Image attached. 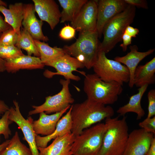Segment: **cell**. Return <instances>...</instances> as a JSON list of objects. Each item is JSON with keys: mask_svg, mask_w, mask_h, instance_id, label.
I'll use <instances>...</instances> for the list:
<instances>
[{"mask_svg": "<svg viewBox=\"0 0 155 155\" xmlns=\"http://www.w3.org/2000/svg\"><path fill=\"white\" fill-rule=\"evenodd\" d=\"M34 40L40 54V58L44 64L65 54L63 48L57 46L51 47L44 42L34 39Z\"/></svg>", "mask_w": 155, "mask_h": 155, "instance_id": "obj_25", "label": "cell"}, {"mask_svg": "<svg viewBox=\"0 0 155 155\" xmlns=\"http://www.w3.org/2000/svg\"><path fill=\"white\" fill-rule=\"evenodd\" d=\"M146 155H155V137L153 138Z\"/></svg>", "mask_w": 155, "mask_h": 155, "instance_id": "obj_38", "label": "cell"}, {"mask_svg": "<svg viewBox=\"0 0 155 155\" xmlns=\"http://www.w3.org/2000/svg\"><path fill=\"white\" fill-rule=\"evenodd\" d=\"M97 31L79 32L76 41L62 48L64 53L78 59L87 69L92 68L98 57L100 42Z\"/></svg>", "mask_w": 155, "mask_h": 155, "instance_id": "obj_4", "label": "cell"}, {"mask_svg": "<svg viewBox=\"0 0 155 155\" xmlns=\"http://www.w3.org/2000/svg\"><path fill=\"white\" fill-rule=\"evenodd\" d=\"M128 5L144 8H148L147 1L145 0H124Z\"/></svg>", "mask_w": 155, "mask_h": 155, "instance_id": "obj_34", "label": "cell"}, {"mask_svg": "<svg viewBox=\"0 0 155 155\" xmlns=\"http://www.w3.org/2000/svg\"><path fill=\"white\" fill-rule=\"evenodd\" d=\"M139 125L141 128L146 131L155 135V116L150 118H146L143 121L140 122Z\"/></svg>", "mask_w": 155, "mask_h": 155, "instance_id": "obj_32", "label": "cell"}, {"mask_svg": "<svg viewBox=\"0 0 155 155\" xmlns=\"http://www.w3.org/2000/svg\"><path fill=\"white\" fill-rule=\"evenodd\" d=\"M75 138L72 133L57 137L49 146L43 148L37 147L39 155H71Z\"/></svg>", "mask_w": 155, "mask_h": 155, "instance_id": "obj_17", "label": "cell"}, {"mask_svg": "<svg viewBox=\"0 0 155 155\" xmlns=\"http://www.w3.org/2000/svg\"><path fill=\"white\" fill-rule=\"evenodd\" d=\"M76 30L69 24L65 25L60 30L59 36L61 39L68 40L74 37L75 34Z\"/></svg>", "mask_w": 155, "mask_h": 155, "instance_id": "obj_31", "label": "cell"}, {"mask_svg": "<svg viewBox=\"0 0 155 155\" xmlns=\"http://www.w3.org/2000/svg\"></svg>", "mask_w": 155, "mask_h": 155, "instance_id": "obj_44", "label": "cell"}, {"mask_svg": "<svg viewBox=\"0 0 155 155\" xmlns=\"http://www.w3.org/2000/svg\"><path fill=\"white\" fill-rule=\"evenodd\" d=\"M1 155H33L30 148L22 143L17 131Z\"/></svg>", "mask_w": 155, "mask_h": 155, "instance_id": "obj_27", "label": "cell"}, {"mask_svg": "<svg viewBox=\"0 0 155 155\" xmlns=\"http://www.w3.org/2000/svg\"><path fill=\"white\" fill-rule=\"evenodd\" d=\"M0 6H3L5 7H7V3L4 1L0 0Z\"/></svg>", "mask_w": 155, "mask_h": 155, "instance_id": "obj_42", "label": "cell"}, {"mask_svg": "<svg viewBox=\"0 0 155 155\" xmlns=\"http://www.w3.org/2000/svg\"><path fill=\"white\" fill-rule=\"evenodd\" d=\"M59 83L62 86L60 91L55 95L46 97L44 102L42 104L33 105V109L29 112V116L42 112L47 114L55 113L70 107L71 104L74 101L69 89L70 80L61 79Z\"/></svg>", "mask_w": 155, "mask_h": 155, "instance_id": "obj_8", "label": "cell"}, {"mask_svg": "<svg viewBox=\"0 0 155 155\" xmlns=\"http://www.w3.org/2000/svg\"><path fill=\"white\" fill-rule=\"evenodd\" d=\"M10 108L2 100H0V115L9 111Z\"/></svg>", "mask_w": 155, "mask_h": 155, "instance_id": "obj_39", "label": "cell"}, {"mask_svg": "<svg viewBox=\"0 0 155 155\" xmlns=\"http://www.w3.org/2000/svg\"><path fill=\"white\" fill-rule=\"evenodd\" d=\"M139 32L137 28H134L130 25L128 26L125 29L124 32L131 37H135Z\"/></svg>", "mask_w": 155, "mask_h": 155, "instance_id": "obj_36", "label": "cell"}, {"mask_svg": "<svg viewBox=\"0 0 155 155\" xmlns=\"http://www.w3.org/2000/svg\"><path fill=\"white\" fill-rule=\"evenodd\" d=\"M19 35L11 27L0 35V46L15 45Z\"/></svg>", "mask_w": 155, "mask_h": 155, "instance_id": "obj_29", "label": "cell"}, {"mask_svg": "<svg viewBox=\"0 0 155 155\" xmlns=\"http://www.w3.org/2000/svg\"><path fill=\"white\" fill-rule=\"evenodd\" d=\"M155 57L144 65L138 66L134 74V83L140 88L146 85L152 84L155 82Z\"/></svg>", "mask_w": 155, "mask_h": 155, "instance_id": "obj_22", "label": "cell"}, {"mask_svg": "<svg viewBox=\"0 0 155 155\" xmlns=\"http://www.w3.org/2000/svg\"><path fill=\"white\" fill-rule=\"evenodd\" d=\"M5 61V71L12 73L20 69H42L45 66L39 57L28 55Z\"/></svg>", "mask_w": 155, "mask_h": 155, "instance_id": "obj_20", "label": "cell"}, {"mask_svg": "<svg viewBox=\"0 0 155 155\" xmlns=\"http://www.w3.org/2000/svg\"><path fill=\"white\" fill-rule=\"evenodd\" d=\"M5 60L0 57V72L5 71Z\"/></svg>", "mask_w": 155, "mask_h": 155, "instance_id": "obj_41", "label": "cell"}, {"mask_svg": "<svg viewBox=\"0 0 155 155\" xmlns=\"http://www.w3.org/2000/svg\"><path fill=\"white\" fill-rule=\"evenodd\" d=\"M24 55L21 49L15 45L0 46V57L4 60L16 58Z\"/></svg>", "mask_w": 155, "mask_h": 155, "instance_id": "obj_28", "label": "cell"}, {"mask_svg": "<svg viewBox=\"0 0 155 155\" xmlns=\"http://www.w3.org/2000/svg\"><path fill=\"white\" fill-rule=\"evenodd\" d=\"M15 45L21 49L25 50L28 55H33L34 56L40 58V54L34 39L23 28L21 29L20 34Z\"/></svg>", "mask_w": 155, "mask_h": 155, "instance_id": "obj_26", "label": "cell"}, {"mask_svg": "<svg viewBox=\"0 0 155 155\" xmlns=\"http://www.w3.org/2000/svg\"><path fill=\"white\" fill-rule=\"evenodd\" d=\"M11 27L3 19L0 14V34Z\"/></svg>", "mask_w": 155, "mask_h": 155, "instance_id": "obj_37", "label": "cell"}, {"mask_svg": "<svg viewBox=\"0 0 155 155\" xmlns=\"http://www.w3.org/2000/svg\"><path fill=\"white\" fill-rule=\"evenodd\" d=\"M44 65L53 67L56 70V72H53L46 70L43 74L45 77L48 78H52L55 75H59L63 76L65 79L77 82L80 80L81 78L79 76L73 74V71H77L84 75H86L84 72L77 70L84 68V65L76 58L67 54L54 60L46 63Z\"/></svg>", "mask_w": 155, "mask_h": 155, "instance_id": "obj_9", "label": "cell"}, {"mask_svg": "<svg viewBox=\"0 0 155 155\" xmlns=\"http://www.w3.org/2000/svg\"><path fill=\"white\" fill-rule=\"evenodd\" d=\"M69 108H66L61 112L51 115L43 112L40 113L39 119L34 121L33 123V128L36 134L46 136L53 133L61 117Z\"/></svg>", "mask_w": 155, "mask_h": 155, "instance_id": "obj_18", "label": "cell"}, {"mask_svg": "<svg viewBox=\"0 0 155 155\" xmlns=\"http://www.w3.org/2000/svg\"><path fill=\"white\" fill-rule=\"evenodd\" d=\"M135 12V7L128 5L123 11L107 23L103 30L104 38L100 43L99 51L107 53L121 41L125 29L133 22Z\"/></svg>", "mask_w": 155, "mask_h": 155, "instance_id": "obj_5", "label": "cell"}, {"mask_svg": "<svg viewBox=\"0 0 155 155\" xmlns=\"http://www.w3.org/2000/svg\"><path fill=\"white\" fill-rule=\"evenodd\" d=\"M130 51L122 57L117 56L114 60L123 63L128 69L130 74L128 85L130 88L134 86V77L135 69L139 63L145 58L153 53L155 49H151L146 51L140 52L136 45L130 46Z\"/></svg>", "mask_w": 155, "mask_h": 155, "instance_id": "obj_16", "label": "cell"}, {"mask_svg": "<svg viewBox=\"0 0 155 155\" xmlns=\"http://www.w3.org/2000/svg\"><path fill=\"white\" fill-rule=\"evenodd\" d=\"M92 68L94 73L104 82L115 81L122 86L124 83L129 82L130 74L126 66L115 60L108 59L102 51H99Z\"/></svg>", "mask_w": 155, "mask_h": 155, "instance_id": "obj_7", "label": "cell"}, {"mask_svg": "<svg viewBox=\"0 0 155 155\" xmlns=\"http://www.w3.org/2000/svg\"><path fill=\"white\" fill-rule=\"evenodd\" d=\"M14 106L9 108V118L15 123L22 130L24 137L23 139L27 142L33 155H39L36 146L35 137L36 135L33 126V120L31 117L25 119L21 113L20 106L16 100L13 101Z\"/></svg>", "mask_w": 155, "mask_h": 155, "instance_id": "obj_10", "label": "cell"}, {"mask_svg": "<svg viewBox=\"0 0 155 155\" xmlns=\"http://www.w3.org/2000/svg\"><path fill=\"white\" fill-rule=\"evenodd\" d=\"M98 1L88 0L71 22V26L79 32L96 31Z\"/></svg>", "mask_w": 155, "mask_h": 155, "instance_id": "obj_11", "label": "cell"}, {"mask_svg": "<svg viewBox=\"0 0 155 155\" xmlns=\"http://www.w3.org/2000/svg\"><path fill=\"white\" fill-rule=\"evenodd\" d=\"M154 135L142 128L133 130L129 134L122 155H146Z\"/></svg>", "mask_w": 155, "mask_h": 155, "instance_id": "obj_13", "label": "cell"}, {"mask_svg": "<svg viewBox=\"0 0 155 155\" xmlns=\"http://www.w3.org/2000/svg\"><path fill=\"white\" fill-rule=\"evenodd\" d=\"M88 0H58L63 8L60 22H71L78 14Z\"/></svg>", "mask_w": 155, "mask_h": 155, "instance_id": "obj_24", "label": "cell"}, {"mask_svg": "<svg viewBox=\"0 0 155 155\" xmlns=\"http://www.w3.org/2000/svg\"><path fill=\"white\" fill-rule=\"evenodd\" d=\"M9 111L6 112L0 119V135H3L5 139H7L11 135L9 126L13 122L9 118Z\"/></svg>", "mask_w": 155, "mask_h": 155, "instance_id": "obj_30", "label": "cell"}, {"mask_svg": "<svg viewBox=\"0 0 155 155\" xmlns=\"http://www.w3.org/2000/svg\"><path fill=\"white\" fill-rule=\"evenodd\" d=\"M131 39L132 37L131 36L124 32L122 37L123 42L120 45L122 48L123 51H126L127 46L131 44Z\"/></svg>", "mask_w": 155, "mask_h": 155, "instance_id": "obj_35", "label": "cell"}, {"mask_svg": "<svg viewBox=\"0 0 155 155\" xmlns=\"http://www.w3.org/2000/svg\"><path fill=\"white\" fill-rule=\"evenodd\" d=\"M72 122L71 132L75 136L85 129L102 120L112 117L114 114L113 108L87 99L83 102L71 105Z\"/></svg>", "mask_w": 155, "mask_h": 155, "instance_id": "obj_1", "label": "cell"}, {"mask_svg": "<svg viewBox=\"0 0 155 155\" xmlns=\"http://www.w3.org/2000/svg\"><path fill=\"white\" fill-rule=\"evenodd\" d=\"M36 12L41 20L47 22L53 30L60 22L61 12L54 0H32Z\"/></svg>", "mask_w": 155, "mask_h": 155, "instance_id": "obj_14", "label": "cell"}, {"mask_svg": "<svg viewBox=\"0 0 155 155\" xmlns=\"http://www.w3.org/2000/svg\"><path fill=\"white\" fill-rule=\"evenodd\" d=\"M10 140H7L0 144V155L8 145Z\"/></svg>", "mask_w": 155, "mask_h": 155, "instance_id": "obj_40", "label": "cell"}, {"mask_svg": "<svg viewBox=\"0 0 155 155\" xmlns=\"http://www.w3.org/2000/svg\"><path fill=\"white\" fill-rule=\"evenodd\" d=\"M71 105L66 114L59 119L55 130L51 134L44 136L38 135H36L35 141L37 147L42 148L45 147L52 140L71 133L72 122L71 117Z\"/></svg>", "mask_w": 155, "mask_h": 155, "instance_id": "obj_19", "label": "cell"}, {"mask_svg": "<svg viewBox=\"0 0 155 155\" xmlns=\"http://www.w3.org/2000/svg\"><path fill=\"white\" fill-rule=\"evenodd\" d=\"M35 12L33 4H24L22 25L34 40L47 42L48 38L44 34L42 30L43 21L37 18Z\"/></svg>", "mask_w": 155, "mask_h": 155, "instance_id": "obj_15", "label": "cell"}, {"mask_svg": "<svg viewBox=\"0 0 155 155\" xmlns=\"http://www.w3.org/2000/svg\"><path fill=\"white\" fill-rule=\"evenodd\" d=\"M24 4L16 3L10 4L8 8L0 6V12L5 18V21L20 35L23 18Z\"/></svg>", "mask_w": 155, "mask_h": 155, "instance_id": "obj_21", "label": "cell"}, {"mask_svg": "<svg viewBox=\"0 0 155 155\" xmlns=\"http://www.w3.org/2000/svg\"><path fill=\"white\" fill-rule=\"evenodd\" d=\"M107 129L105 123H98L75 136L71 152L74 155H97Z\"/></svg>", "mask_w": 155, "mask_h": 155, "instance_id": "obj_6", "label": "cell"}, {"mask_svg": "<svg viewBox=\"0 0 155 155\" xmlns=\"http://www.w3.org/2000/svg\"><path fill=\"white\" fill-rule=\"evenodd\" d=\"M128 5L124 0H98L96 29L99 38L101 37L103 28L107 23L123 11Z\"/></svg>", "mask_w": 155, "mask_h": 155, "instance_id": "obj_12", "label": "cell"}, {"mask_svg": "<svg viewBox=\"0 0 155 155\" xmlns=\"http://www.w3.org/2000/svg\"><path fill=\"white\" fill-rule=\"evenodd\" d=\"M83 89L87 99L105 105L117 102L123 90L120 84L104 82L94 73L85 75Z\"/></svg>", "mask_w": 155, "mask_h": 155, "instance_id": "obj_3", "label": "cell"}, {"mask_svg": "<svg viewBox=\"0 0 155 155\" xmlns=\"http://www.w3.org/2000/svg\"><path fill=\"white\" fill-rule=\"evenodd\" d=\"M148 86L146 85L139 88L137 93L131 96L128 103L120 107L117 112L123 116L128 113H134L137 114V119H141L145 115V112L141 106V100Z\"/></svg>", "mask_w": 155, "mask_h": 155, "instance_id": "obj_23", "label": "cell"}, {"mask_svg": "<svg viewBox=\"0 0 155 155\" xmlns=\"http://www.w3.org/2000/svg\"><path fill=\"white\" fill-rule=\"evenodd\" d=\"M71 155H73V154H71Z\"/></svg>", "mask_w": 155, "mask_h": 155, "instance_id": "obj_43", "label": "cell"}, {"mask_svg": "<svg viewBox=\"0 0 155 155\" xmlns=\"http://www.w3.org/2000/svg\"><path fill=\"white\" fill-rule=\"evenodd\" d=\"M105 123L107 129L97 155H122L129 134L126 117L108 118Z\"/></svg>", "mask_w": 155, "mask_h": 155, "instance_id": "obj_2", "label": "cell"}, {"mask_svg": "<svg viewBox=\"0 0 155 155\" xmlns=\"http://www.w3.org/2000/svg\"><path fill=\"white\" fill-rule=\"evenodd\" d=\"M148 100V113L147 118L152 117L155 115V89L150 90L147 94Z\"/></svg>", "mask_w": 155, "mask_h": 155, "instance_id": "obj_33", "label": "cell"}]
</instances>
